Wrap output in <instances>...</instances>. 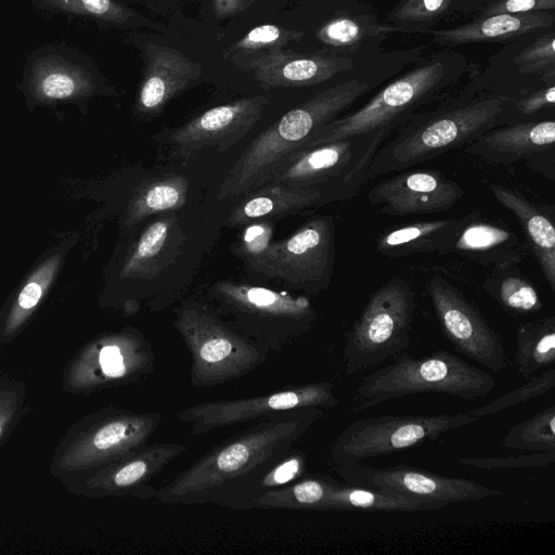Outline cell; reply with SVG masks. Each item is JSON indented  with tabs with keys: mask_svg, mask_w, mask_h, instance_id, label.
I'll list each match as a JSON object with an SVG mask.
<instances>
[{
	"mask_svg": "<svg viewBox=\"0 0 555 555\" xmlns=\"http://www.w3.org/2000/svg\"><path fill=\"white\" fill-rule=\"evenodd\" d=\"M324 415L323 409L310 406L256 421L157 489L155 499L167 505L211 503L240 509L256 479Z\"/></svg>",
	"mask_w": 555,
	"mask_h": 555,
	"instance_id": "obj_1",
	"label": "cell"
},
{
	"mask_svg": "<svg viewBox=\"0 0 555 555\" xmlns=\"http://www.w3.org/2000/svg\"><path fill=\"white\" fill-rule=\"evenodd\" d=\"M511 102L504 96L485 95L454 100L436 111L414 115L378 147L367 169L369 180L465 147L486 131L508 124Z\"/></svg>",
	"mask_w": 555,
	"mask_h": 555,
	"instance_id": "obj_2",
	"label": "cell"
},
{
	"mask_svg": "<svg viewBox=\"0 0 555 555\" xmlns=\"http://www.w3.org/2000/svg\"><path fill=\"white\" fill-rule=\"evenodd\" d=\"M371 89L370 81L352 78L288 111L245 147L221 183L219 197L241 196L268 183L320 127L338 117Z\"/></svg>",
	"mask_w": 555,
	"mask_h": 555,
	"instance_id": "obj_3",
	"label": "cell"
},
{
	"mask_svg": "<svg viewBox=\"0 0 555 555\" xmlns=\"http://www.w3.org/2000/svg\"><path fill=\"white\" fill-rule=\"evenodd\" d=\"M464 70L465 60L460 54H435L391 81L357 111L320 127L297 152L374 131L392 133L416 115L418 108L452 87Z\"/></svg>",
	"mask_w": 555,
	"mask_h": 555,
	"instance_id": "obj_4",
	"label": "cell"
},
{
	"mask_svg": "<svg viewBox=\"0 0 555 555\" xmlns=\"http://www.w3.org/2000/svg\"><path fill=\"white\" fill-rule=\"evenodd\" d=\"M357 386L351 411L359 412L409 395L438 392L474 401L489 395L495 379L462 358L438 350L428 356L400 353Z\"/></svg>",
	"mask_w": 555,
	"mask_h": 555,
	"instance_id": "obj_5",
	"label": "cell"
},
{
	"mask_svg": "<svg viewBox=\"0 0 555 555\" xmlns=\"http://www.w3.org/2000/svg\"><path fill=\"white\" fill-rule=\"evenodd\" d=\"M173 325L190 353L193 387H214L241 378L268 359L269 351L204 307L177 308Z\"/></svg>",
	"mask_w": 555,
	"mask_h": 555,
	"instance_id": "obj_6",
	"label": "cell"
},
{
	"mask_svg": "<svg viewBox=\"0 0 555 555\" xmlns=\"http://www.w3.org/2000/svg\"><path fill=\"white\" fill-rule=\"evenodd\" d=\"M415 308L413 289L403 278L393 276L377 288L346 334V374H359L404 352L411 344Z\"/></svg>",
	"mask_w": 555,
	"mask_h": 555,
	"instance_id": "obj_7",
	"label": "cell"
},
{
	"mask_svg": "<svg viewBox=\"0 0 555 555\" xmlns=\"http://www.w3.org/2000/svg\"><path fill=\"white\" fill-rule=\"evenodd\" d=\"M214 293L235 327L267 351H280L309 330L315 311L308 298L235 282H220Z\"/></svg>",
	"mask_w": 555,
	"mask_h": 555,
	"instance_id": "obj_8",
	"label": "cell"
},
{
	"mask_svg": "<svg viewBox=\"0 0 555 555\" xmlns=\"http://www.w3.org/2000/svg\"><path fill=\"white\" fill-rule=\"evenodd\" d=\"M477 421L467 413L439 415H380L359 418L348 424L334 439L331 460L335 468L401 452L450 430Z\"/></svg>",
	"mask_w": 555,
	"mask_h": 555,
	"instance_id": "obj_9",
	"label": "cell"
},
{
	"mask_svg": "<svg viewBox=\"0 0 555 555\" xmlns=\"http://www.w3.org/2000/svg\"><path fill=\"white\" fill-rule=\"evenodd\" d=\"M390 131L380 130L320 144L293 154L269 182L334 189L348 198L369 181L367 169Z\"/></svg>",
	"mask_w": 555,
	"mask_h": 555,
	"instance_id": "obj_10",
	"label": "cell"
},
{
	"mask_svg": "<svg viewBox=\"0 0 555 555\" xmlns=\"http://www.w3.org/2000/svg\"><path fill=\"white\" fill-rule=\"evenodd\" d=\"M402 493L341 483L324 475L302 476L285 488L269 491L250 504L251 508L299 511L434 512L446 507Z\"/></svg>",
	"mask_w": 555,
	"mask_h": 555,
	"instance_id": "obj_11",
	"label": "cell"
},
{
	"mask_svg": "<svg viewBox=\"0 0 555 555\" xmlns=\"http://www.w3.org/2000/svg\"><path fill=\"white\" fill-rule=\"evenodd\" d=\"M339 403L330 380L289 386L261 396L215 400L183 408L176 418L190 427L192 435L256 422L261 418L300 408L333 409Z\"/></svg>",
	"mask_w": 555,
	"mask_h": 555,
	"instance_id": "obj_12",
	"label": "cell"
},
{
	"mask_svg": "<svg viewBox=\"0 0 555 555\" xmlns=\"http://www.w3.org/2000/svg\"><path fill=\"white\" fill-rule=\"evenodd\" d=\"M334 259V221L330 216H320L272 243L254 269L319 293L330 283Z\"/></svg>",
	"mask_w": 555,
	"mask_h": 555,
	"instance_id": "obj_13",
	"label": "cell"
},
{
	"mask_svg": "<svg viewBox=\"0 0 555 555\" xmlns=\"http://www.w3.org/2000/svg\"><path fill=\"white\" fill-rule=\"evenodd\" d=\"M442 333L455 350L493 373L507 365L503 340L460 289L441 276L426 286Z\"/></svg>",
	"mask_w": 555,
	"mask_h": 555,
	"instance_id": "obj_14",
	"label": "cell"
},
{
	"mask_svg": "<svg viewBox=\"0 0 555 555\" xmlns=\"http://www.w3.org/2000/svg\"><path fill=\"white\" fill-rule=\"evenodd\" d=\"M336 470L350 485L417 496L446 505L501 494V491L474 480L433 474L409 465L371 467L358 463Z\"/></svg>",
	"mask_w": 555,
	"mask_h": 555,
	"instance_id": "obj_15",
	"label": "cell"
},
{
	"mask_svg": "<svg viewBox=\"0 0 555 555\" xmlns=\"http://www.w3.org/2000/svg\"><path fill=\"white\" fill-rule=\"evenodd\" d=\"M93 65L77 50L48 43L33 51L23 68V85L35 99L53 102L90 95L98 86Z\"/></svg>",
	"mask_w": 555,
	"mask_h": 555,
	"instance_id": "obj_16",
	"label": "cell"
},
{
	"mask_svg": "<svg viewBox=\"0 0 555 555\" xmlns=\"http://www.w3.org/2000/svg\"><path fill=\"white\" fill-rule=\"evenodd\" d=\"M463 149L489 164L525 162L553 179L555 121L551 118L498 126Z\"/></svg>",
	"mask_w": 555,
	"mask_h": 555,
	"instance_id": "obj_17",
	"label": "cell"
},
{
	"mask_svg": "<svg viewBox=\"0 0 555 555\" xmlns=\"http://www.w3.org/2000/svg\"><path fill=\"white\" fill-rule=\"evenodd\" d=\"M464 190L436 170L403 171L380 181L367 193V202L389 216L448 211L463 197Z\"/></svg>",
	"mask_w": 555,
	"mask_h": 555,
	"instance_id": "obj_18",
	"label": "cell"
},
{
	"mask_svg": "<svg viewBox=\"0 0 555 555\" xmlns=\"http://www.w3.org/2000/svg\"><path fill=\"white\" fill-rule=\"evenodd\" d=\"M268 99L243 98L212 107L167 134L168 142L182 155L203 147L225 149L243 138L260 119Z\"/></svg>",
	"mask_w": 555,
	"mask_h": 555,
	"instance_id": "obj_19",
	"label": "cell"
},
{
	"mask_svg": "<svg viewBox=\"0 0 555 555\" xmlns=\"http://www.w3.org/2000/svg\"><path fill=\"white\" fill-rule=\"evenodd\" d=\"M350 57L318 55L282 49L253 59L249 68L263 88H301L324 82L353 66Z\"/></svg>",
	"mask_w": 555,
	"mask_h": 555,
	"instance_id": "obj_20",
	"label": "cell"
},
{
	"mask_svg": "<svg viewBox=\"0 0 555 555\" xmlns=\"http://www.w3.org/2000/svg\"><path fill=\"white\" fill-rule=\"evenodd\" d=\"M202 73V66L180 51L149 44L135 111L142 115L160 112L171 99L195 82Z\"/></svg>",
	"mask_w": 555,
	"mask_h": 555,
	"instance_id": "obj_21",
	"label": "cell"
},
{
	"mask_svg": "<svg viewBox=\"0 0 555 555\" xmlns=\"http://www.w3.org/2000/svg\"><path fill=\"white\" fill-rule=\"evenodd\" d=\"M527 249L526 242H521L512 230L495 221L482 219L479 212L474 211L466 215L448 254H456L482 266L504 269L518 264Z\"/></svg>",
	"mask_w": 555,
	"mask_h": 555,
	"instance_id": "obj_22",
	"label": "cell"
},
{
	"mask_svg": "<svg viewBox=\"0 0 555 555\" xmlns=\"http://www.w3.org/2000/svg\"><path fill=\"white\" fill-rule=\"evenodd\" d=\"M343 199H348V196L334 189H300L268 182L244 194L241 202L232 209L228 224L245 225L268 217L296 212L307 207Z\"/></svg>",
	"mask_w": 555,
	"mask_h": 555,
	"instance_id": "obj_23",
	"label": "cell"
},
{
	"mask_svg": "<svg viewBox=\"0 0 555 555\" xmlns=\"http://www.w3.org/2000/svg\"><path fill=\"white\" fill-rule=\"evenodd\" d=\"M494 198L518 220L528 249L535 257L551 291H555L554 208L527 198L502 184H490Z\"/></svg>",
	"mask_w": 555,
	"mask_h": 555,
	"instance_id": "obj_24",
	"label": "cell"
},
{
	"mask_svg": "<svg viewBox=\"0 0 555 555\" xmlns=\"http://www.w3.org/2000/svg\"><path fill=\"white\" fill-rule=\"evenodd\" d=\"M554 24V15L546 11L515 14H493L446 29H424L433 41L442 47L465 43L498 41L520 36L537 29L548 28Z\"/></svg>",
	"mask_w": 555,
	"mask_h": 555,
	"instance_id": "obj_25",
	"label": "cell"
},
{
	"mask_svg": "<svg viewBox=\"0 0 555 555\" xmlns=\"http://www.w3.org/2000/svg\"><path fill=\"white\" fill-rule=\"evenodd\" d=\"M465 219L466 215L461 218L418 221L388 229L378 235L376 250L389 258L420 253L448 254Z\"/></svg>",
	"mask_w": 555,
	"mask_h": 555,
	"instance_id": "obj_26",
	"label": "cell"
},
{
	"mask_svg": "<svg viewBox=\"0 0 555 555\" xmlns=\"http://www.w3.org/2000/svg\"><path fill=\"white\" fill-rule=\"evenodd\" d=\"M518 373L529 379L555 363V317L542 318L518 326L514 357Z\"/></svg>",
	"mask_w": 555,
	"mask_h": 555,
	"instance_id": "obj_27",
	"label": "cell"
},
{
	"mask_svg": "<svg viewBox=\"0 0 555 555\" xmlns=\"http://www.w3.org/2000/svg\"><path fill=\"white\" fill-rule=\"evenodd\" d=\"M189 181L180 175H167L139 186L128 206V222L137 223L146 217L181 208L188 198Z\"/></svg>",
	"mask_w": 555,
	"mask_h": 555,
	"instance_id": "obj_28",
	"label": "cell"
},
{
	"mask_svg": "<svg viewBox=\"0 0 555 555\" xmlns=\"http://www.w3.org/2000/svg\"><path fill=\"white\" fill-rule=\"evenodd\" d=\"M173 217H164L151 223L129 253L121 276L149 279L158 274L173 236Z\"/></svg>",
	"mask_w": 555,
	"mask_h": 555,
	"instance_id": "obj_29",
	"label": "cell"
},
{
	"mask_svg": "<svg viewBox=\"0 0 555 555\" xmlns=\"http://www.w3.org/2000/svg\"><path fill=\"white\" fill-rule=\"evenodd\" d=\"M485 292L512 315H526L542 309V301L533 284L518 273L515 267L495 269L483 282Z\"/></svg>",
	"mask_w": 555,
	"mask_h": 555,
	"instance_id": "obj_30",
	"label": "cell"
},
{
	"mask_svg": "<svg viewBox=\"0 0 555 555\" xmlns=\"http://www.w3.org/2000/svg\"><path fill=\"white\" fill-rule=\"evenodd\" d=\"M506 449L555 452V405L512 426L502 440Z\"/></svg>",
	"mask_w": 555,
	"mask_h": 555,
	"instance_id": "obj_31",
	"label": "cell"
},
{
	"mask_svg": "<svg viewBox=\"0 0 555 555\" xmlns=\"http://www.w3.org/2000/svg\"><path fill=\"white\" fill-rule=\"evenodd\" d=\"M34 8L47 13L69 14L114 25L134 23L135 14L117 0H31Z\"/></svg>",
	"mask_w": 555,
	"mask_h": 555,
	"instance_id": "obj_32",
	"label": "cell"
},
{
	"mask_svg": "<svg viewBox=\"0 0 555 555\" xmlns=\"http://www.w3.org/2000/svg\"><path fill=\"white\" fill-rule=\"evenodd\" d=\"M401 30L392 25H379L366 17L338 16L322 25L315 37L325 46L340 49L356 48L366 39Z\"/></svg>",
	"mask_w": 555,
	"mask_h": 555,
	"instance_id": "obj_33",
	"label": "cell"
},
{
	"mask_svg": "<svg viewBox=\"0 0 555 555\" xmlns=\"http://www.w3.org/2000/svg\"><path fill=\"white\" fill-rule=\"evenodd\" d=\"M307 470L306 455L295 449H291L285 455L266 469L250 486L240 511L249 509L250 504L261 494L287 487L298 480Z\"/></svg>",
	"mask_w": 555,
	"mask_h": 555,
	"instance_id": "obj_34",
	"label": "cell"
},
{
	"mask_svg": "<svg viewBox=\"0 0 555 555\" xmlns=\"http://www.w3.org/2000/svg\"><path fill=\"white\" fill-rule=\"evenodd\" d=\"M519 387L496 397L489 403L476 408L468 413L477 418L506 410L519 403L544 396L555 387V369L553 366L533 375Z\"/></svg>",
	"mask_w": 555,
	"mask_h": 555,
	"instance_id": "obj_35",
	"label": "cell"
},
{
	"mask_svg": "<svg viewBox=\"0 0 555 555\" xmlns=\"http://www.w3.org/2000/svg\"><path fill=\"white\" fill-rule=\"evenodd\" d=\"M304 33L287 29L274 24H263L253 28L232 47L236 52L256 53L280 50L289 42L298 41Z\"/></svg>",
	"mask_w": 555,
	"mask_h": 555,
	"instance_id": "obj_36",
	"label": "cell"
},
{
	"mask_svg": "<svg viewBox=\"0 0 555 555\" xmlns=\"http://www.w3.org/2000/svg\"><path fill=\"white\" fill-rule=\"evenodd\" d=\"M454 0H403L387 15L392 26H422L434 23Z\"/></svg>",
	"mask_w": 555,
	"mask_h": 555,
	"instance_id": "obj_37",
	"label": "cell"
},
{
	"mask_svg": "<svg viewBox=\"0 0 555 555\" xmlns=\"http://www.w3.org/2000/svg\"><path fill=\"white\" fill-rule=\"evenodd\" d=\"M554 46L555 38L553 31L545 34L527 46L514 59L519 73L526 75L542 74L544 78H548V81L553 83L555 69Z\"/></svg>",
	"mask_w": 555,
	"mask_h": 555,
	"instance_id": "obj_38",
	"label": "cell"
},
{
	"mask_svg": "<svg viewBox=\"0 0 555 555\" xmlns=\"http://www.w3.org/2000/svg\"><path fill=\"white\" fill-rule=\"evenodd\" d=\"M555 461V452H528L499 457H462L460 463L486 470L545 467Z\"/></svg>",
	"mask_w": 555,
	"mask_h": 555,
	"instance_id": "obj_39",
	"label": "cell"
},
{
	"mask_svg": "<svg viewBox=\"0 0 555 555\" xmlns=\"http://www.w3.org/2000/svg\"><path fill=\"white\" fill-rule=\"evenodd\" d=\"M555 105V87H546L524 93L512 100L508 124L531 121L538 113L553 109Z\"/></svg>",
	"mask_w": 555,
	"mask_h": 555,
	"instance_id": "obj_40",
	"label": "cell"
},
{
	"mask_svg": "<svg viewBox=\"0 0 555 555\" xmlns=\"http://www.w3.org/2000/svg\"><path fill=\"white\" fill-rule=\"evenodd\" d=\"M272 225L262 220L247 223L238 243V253L255 268L272 244Z\"/></svg>",
	"mask_w": 555,
	"mask_h": 555,
	"instance_id": "obj_41",
	"label": "cell"
},
{
	"mask_svg": "<svg viewBox=\"0 0 555 555\" xmlns=\"http://www.w3.org/2000/svg\"><path fill=\"white\" fill-rule=\"evenodd\" d=\"M59 264L56 256L48 259L30 278L23 287L18 297L17 306L20 309L28 311L37 306L46 288L49 286Z\"/></svg>",
	"mask_w": 555,
	"mask_h": 555,
	"instance_id": "obj_42",
	"label": "cell"
},
{
	"mask_svg": "<svg viewBox=\"0 0 555 555\" xmlns=\"http://www.w3.org/2000/svg\"><path fill=\"white\" fill-rule=\"evenodd\" d=\"M554 9L555 0H495L483 9L479 16L551 11Z\"/></svg>",
	"mask_w": 555,
	"mask_h": 555,
	"instance_id": "obj_43",
	"label": "cell"
},
{
	"mask_svg": "<svg viewBox=\"0 0 555 555\" xmlns=\"http://www.w3.org/2000/svg\"><path fill=\"white\" fill-rule=\"evenodd\" d=\"M214 11L220 18L233 16L242 11V0H212Z\"/></svg>",
	"mask_w": 555,
	"mask_h": 555,
	"instance_id": "obj_44",
	"label": "cell"
},
{
	"mask_svg": "<svg viewBox=\"0 0 555 555\" xmlns=\"http://www.w3.org/2000/svg\"><path fill=\"white\" fill-rule=\"evenodd\" d=\"M255 0H242V10L249 7Z\"/></svg>",
	"mask_w": 555,
	"mask_h": 555,
	"instance_id": "obj_45",
	"label": "cell"
},
{
	"mask_svg": "<svg viewBox=\"0 0 555 555\" xmlns=\"http://www.w3.org/2000/svg\"><path fill=\"white\" fill-rule=\"evenodd\" d=\"M476 1L486 2V1H488V0H476Z\"/></svg>",
	"mask_w": 555,
	"mask_h": 555,
	"instance_id": "obj_46",
	"label": "cell"
},
{
	"mask_svg": "<svg viewBox=\"0 0 555 555\" xmlns=\"http://www.w3.org/2000/svg\"><path fill=\"white\" fill-rule=\"evenodd\" d=\"M0 434H1V427H0Z\"/></svg>",
	"mask_w": 555,
	"mask_h": 555,
	"instance_id": "obj_47",
	"label": "cell"
}]
</instances>
